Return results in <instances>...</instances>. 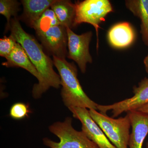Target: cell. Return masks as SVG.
<instances>
[{
  "mask_svg": "<svg viewBox=\"0 0 148 148\" xmlns=\"http://www.w3.org/2000/svg\"><path fill=\"white\" fill-rule=\"evenodd\" d=\"M10 30V36L24 48L40 76V81L33 87L34 98H40L51 87L59 88L61 85L60 76L54 71L53 61L44 53L39 43L24 31L16 18L11 20Z\"/></svg>",
  "mask_w": 148,
  "mask_h": 148,
  "instance_id": "1",
  "label": "cell"
},
{
  "mask_svg": "<svg viewBox=\"0 0 148 148\" xmlns=\"http://www.w3.org/2000/svg\"><path fill=\"white\" fill-rule=\"evenodd\" d=\"M53 65L59 73L62 89L61 96L68 108H82L97 110L98 104L91 100L83 90L77 77V69L65 58L53 56Z\"/></svg>",
  "mask_w": 148,
  "mask_h": 148,
  "instance_id": "2",
  "label": "cell"
},
{
  "mask_svg": "<svg viewBox=\"0 0 148 148\" xmlns=\"http://www.w3.org/2000/svg\"><path fill=\"white\" fill-rule=\"evenodd\" d=\"M49 131L60 140L58 143L44 138V144L50 148H99L83 131L72 126V119L67 117L63 122L57 121L49 127Z\"/></svg>",
  "mask_w": 148,
  "mask_h": 148,
  "instance_id": "3",
  "label": "cell"
},
{
  "mask_svg": "<svg viewBox=\"0 0 148 148\" xmlns=\"http://www.w3.org/2000/svg\"><path fill=\"white\" fill-rule=\"evenodd\" d=\"M89 112L92 119L114 145L116 148H128L131 125L127 114L115 119L94 109H90Z\"/></svg>",
  "mask_w": 148,
  "mask_h": 148,
  "instance_id": "4",
  "label": "cell"
},
{
  "mask_svg": "<svg viewBox=\"0 0 148 148\" xmlns=\"http://www.w3.org/2000/svg\"><path fill=\"white\" fill-rule=\"evenodd\" d=\"M74 27L83 23H88L95 28L97 36V50L99 46V25L105 21L108 14L114 11L108 0H85L76 2Z\"/></svg>",
  "mask_w": 148,
  "mask_h": 148,
  "instance_id": "5",
  "label": "cell"
},
{
  "mask_svg": "<svg viewBox=\"0 0 148 148\" xmlns=\"http://www.w3.org/2000/svg\"><path fill=\"white\" fill-rule=\"evenodd\" d=\"M68 35L67 57L77 64L81 71L84 73L87 63H92V58L89 52V44L92 38L91 31L77 35L69 28H66Z\"/></svg>",
  "mask_w": 148,
  "mask_h": 148,
  "instance_id": "6",
  "label": "cell"
},
{
  "mask_svg": "<svg viewBox=\"0 0 148 148\" xmlns=\"http://www.w3.org/2000/svg\"><path fill=\"white\" fill-rule=\"evenodd\" d=\"M134 96L112 105H98L97 109L100 113L106 114L111 110L113 117H116L124 112L137 110L148 103V78H145L139 83L138 86L133 87Z\"/></svg>",
  "mask_w": 148,
  "mask_h": 148,
  "instance_id": "7",
  "label": "cell"
},
{
  "mask_svg": "<svg viewBox=\"0 0 148 148\" xmlns=\"http://www.w3.org/2000/svg\"><path fill=\"white\" fill-rule=\"evenodd\" d=\"M73 116L82 124V131L99 148H116L109 140L102 129L92 119L89 110L85 108H71Z\"/></svg>",
  "mask_w": 148,
  "mask_h": 148,
  "instance_id": "8",
  "label": "cell"
},
{
  "mask_svg": "<svg viewBox=\"0 0 148 148\" xmlns=\"http://www.w3.org/2000/svg\"><path fill=\"white\" fill-rule=\"evenodd\" d=\"M42 45L53 56L65 58L68 55V35L66 27L60 24L37 34Z\"/></svg>",
  "mask_w": 148,
  "mask_h": 148,
  "instance_id": "9",
  "label": "cell"
},
{
  "mask_svg": "<svg viewBox=\"0 0 148 148\" xmlns=\"http://www.w3.org/2000/svg\"><path fill=\"white\" fill-rule=\"evenodd\" d=\"M132 132L130 136L129 148H143V143L148 134V114L138 110L127 112Z\"/></svg>",
  "mask_w": 148,
  "mask_h": 148,
  "instance_id": "10",
  "label": "cell"
},
{
  "mask_svg": "<svg viewBox=\"0 0 148 148\" xmlns=\"http://www.w3.org/2000/svg\"><path fill=\"white\" fill-rule=\"evenodd\" d=\"M135 32L132 25L128 22H121L113 25L108 33L110 45L116 49L129 47L134 42Z\"/></svg>",
  "mask_w": 148,
  "mask_h": 148,
  "instance_id": "11",
  "label": "cell"
},
{
  "mask_svg": "<svg viewBox=\"0 0 148 148\" xmlns=\"http://www.w3.org/2000/svg\"><path fill=\"white\" fill-rule=\"evenodd\" d=\"M6 59V61L2 64L3 66L7 68H23L36 77L38 82L40 81L41 77L39 73L30 61L27 53L20 44L16 43L12 52Z\"/></svg>",
  "mask_w": 148,
  "mask_h": 148,
  "instance_id": "12",
  "label": "cell"
},
{
  "mask_svg": "<svg viewBox=\"0 0 148 148\" xmlns=\"http://www.w3.org/2000/svg\"><path fill=\"white\" fill-rule=\"evenodd\" d=\"M125 5L127 9L140 18V33L143 42L148 47V0H126Z\"/></svg>",
  "mask_w": 148,
  "mask_h": 148,
  "instance_id": "13",
  "label": "cell"
},
{
  "mask_svg": "<svg viewBox=\"0 0 148 148\" xmlns=\"http://www.w3.org/2000/svg\"><path fill=\"white\" fill-rule=\"evenodd\" d=\"M56 0H22L24 8L23 15L32 27L35 22L42 16L47 10L51 7Z\"/></svg>",
  "mask_w": 148,
  "mask_h": 148,
  "instance_id": "14",
  "label": "cell"
},
{
  "mask_svg": "<svg viewBox=\"0 0 148 148\" xmlns=\"http://www.w3.org/2000/svg\"><path fill=\"white\" fill-rule=\"evenodd\" d=\"M61 25L66 28H74L75 5L71 1L56 0L51 6Z\"/></svg>",
  "mask_w": 148,
  "mask_h": 148,
  "instance_id": "15",
  "label": "cell"
},
{
  "mask_svg": "<svg viewBox=\"0 0 148 148\" xmlns=\"http://www.w3.org/2000/svg\"><path fill=\"white\" fill-rule=\"evenodd\" d=\"M54 12L51 9H48L44 12L32 26L36 31L37 34L46 32L51 27L60 25Z\"/></svg>",
  "mask_w": 148,
  "mask_h": 148,
  "instance_id": "16",
  "label": "cell"
},
{
  "mask_svg": "<svg viewBox=\"0 0 148 148\" xmlns=\"http://www.w3.org/2000/svg\"><path fill=\"white\" fill-rule=\"evenodd\" d=\"M20 3L15 0H1L0 13L7 20V29H10L11 17L15 16L19 10Z\"/></svg>",
  "mask_w": 148,
  "mask_h": 148,
  "instance_id": "17",
  "label": "cell"
},
{
  "mask_svg": "<svg viewBox=\"0 0 148 148\" xmlns=\"http://www.w3.org/2000/svg\"><path fill=\"white\" fill-rule=\"evenodd\" d=\"M32 112L29 105L22 103H15L12 106L10 111V115L13 119L20 120L29 116Z\"/></svg>",
  "mask_w": 148,
  "mask_h": 148,
  "instance_id": "18",
  "label": "cell"
},
{
  "mask_svg": "<svg viewBox=\"0 0 148 148\" xmlns=\"http://www.w3.org/2000/svg\"><path fill=\"white\" fill-rule=\"evenodd\" d=\"M16 41L11 36H6L0 39V56L7 58L10 55L16 45Z\"/></svg>",
  "mask_w": 148,
  "mask_h": 148,
  "instance_id": "19",
  "label": "cell"
},
{
  "mask_svg": "<svg viewBox=\"0 0 148 148\" xmlns=\"http://www.w3.org/2000/svg\"><path fill=\"white\" fill-rule=\"evenodd\" d=\"M137 110L140 111V112H143V113L148 114V103L142 106L140 108L138 109Z\"/></svg>",
  "mask_w": 148,
  "mask_h": 148,
  "instance_id": "20",
  "label": "cell"
},
{
  "mask_svg": "<svg viewBox=\"0 0 148 148\" xmlns=\"http://www.w3.org/2000/svg\"><path fill=\"white\" fill-rule=\"evenodd\" d=\"M143 62H144V66H145L146 72L148 75V54L144 58Z\"/></svg>",
  "mask_w": 148,
  "mask_h": 148,
  "instance_id": "21",
  "label": "cell"
},
{
  "mask_svg": "<svg viewBox=\"0 0 148 148\" xmlns=\"http://www.w3.org/2000/svg\"><path fill=\"white\" fill-rule=\"evenodd\" d=\"M146 147L147 148H148V142L147 143V144H146Z\"/></svg>",
  "mask_w": 148,
  "mask_h": 148,
  "instance_id": "22",
  "label": "cell"
}]
</instances>
